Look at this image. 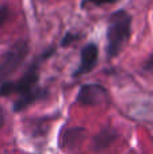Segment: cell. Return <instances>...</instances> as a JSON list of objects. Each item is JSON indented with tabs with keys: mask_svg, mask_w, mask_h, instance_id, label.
Listing matches in <instances>:
<instances>
[{
	"mask_svg": "<svg viewBox=\"0 0 153 154\" xmlns=\"http://www.w3.org/2000/svg\"><path fill=\"white\" fill-rule=\"evenodd\" d=\"M132 34V16L127 11L118 10L108 18L107 26V56L110 58L117 57L129 41Z\"/></svg>",
	"mask_w": 153,
	"mask_h": 154,
	"instance_id": "1",
	"label": "cell"
},
{
	"mask_svg": "<svg viewBox=\"0 0 153 154\" xmlns=\"http://www.w3.org/2000/svg\"><path fill=\"white\" fill-rule=\"evenodd\" d=\"M29 53V43L26 39H19L15 42L0 58V84L7 81V79L18 69L24 61Z\"/></svg>",
	"mask_w": 153,
	"mask_h": 154,
	"instance_id": "2",
	"label": "cell"
},
{
	"mask_svg": "<svg viewBox=\"0 0 153 154\" xmlns=\"http://www.w3.org/2000/svg\"><path fill=\"white\" fill-rule=\"evenodd\" d=\"M37 81H38V62H35V64L30 65V68L16 82H11V81L2 82L0 84V96H8L11 93L24 95V93L30 92V91H33L37 87Z\"/></svg>",
	"mask_w": 153,
	"mask_h": 154,
	"instance_id": "3",
	"label": "cell"
},
{
	"mask_svg": "<svg viewBox=\"0 0 153 154\" xmlns=\"http://www.w3.org/2000/svg\"><path fill=\"white\" fill-rule=\"evenodd\" d=\"M108 100V92L105 87L99 84H87L83 85L79 91L77 101L83 106H98V104L107 103Z\"/></svg>",
	"mask_w": 153,
	"mask_h": 154,
	"instance_id": "4",
	"label": "cell"
},
{
	"mask_svg": "<svg viewBox=\"0 0 153 154\" xmlns=\"http://www.w3.org/2000/svg\"><path fill=\"white\" fill-rule=\"evenodd\" d=\"M98 46L95 43H88L83 48L80 57V65L76 69L75 76H83L86 73H89L98 64Z\"/></svg>",
	"mask_w": 153,
	"mask_h": 154,
	"instance_id": "5",
	"label": "cell"
},
{
	"mask_svg": "<svg viewBox=\"0 0 153 154\" xmlns=\"http://www.w3.org/2000/svg\"><path fill=\"white\" fill-rule=\"evenodd\" d=\"M45 96H46V89L35 87L34 89L30 91V92L24 93V95H20V97H19L18 100L15 101V104H14V109H15L16 112L22 111V109L27 108V107L31 106V104L35 103V101L42 100Z\"/></svg>",
	"mask_w": 153,
	"mask_h": 154,
	"instance_id": "6",
	"label": "cell"
},
{
	"mask_svg": "<svg viewBox=\"0 0 153 154\" xmlns=\"http://www.w3.org/2000/svg\"><path fill=\"white\" fill-rule=\"evenodd\" d=\"M117 138V133L113 131L111 128H105L103 131H100L94 139V146L96 150H103L106 147H108Z\"/></svg>",
	"mask_w": 153,
	"mask_h": 154,
	"instance_id": "7",
	"label": "cell"
},
{
	"mask_svg": "<svg viewBox=\"0 0 153 154\" xmlns=\"http://www.w3.org/2000/svg\"><path fill=\"white\" fill-rule=\"evenodd\" d=\"M118 0H83L81 2V8L86 7H100V5L105 4H113V3H117Z\"/></svg>",
	"mask_w": 153,
	"mask_h": 154,
	"instance_id": "8",
	"label": "cell"
},
{
	"mask_svg": "<svg viewBox=\"0 0 153 154\" xmlns=\"http://www.w3.org/2000/svg\"><path fill=\"white\" fill-rule=\"evenodd\" d=\"M80 128H72V130L67 131L65 134V145H76V139L77 138H83V135H77V131Z\"/></svg>",
	"mask_w": 153,
	"mask_h": 154,
	"instance_id": "9",
	"label": "cell"
},
{
	"mask_svg": "<svg viewBox=\"0 0 153 154\" xmlns=\"http://www.w3.org/2000/svg\"><path fill=\"white\" fill-rule=\"evenodd\" d=\"M8 16H10V8L7 5H0V27L4 26Z\"/></svg>",
	"mask_w": 153,
	"mask_h": 154,
	"instance_id": "10",
	"label": "cell"
},
{
	"mask_svg": "<svg viewBox=\"0 0 153 154\" xmlns=\"http://www.w3.org/2000/svg\"><path fill=\"white\" fill-rule=\"evenodd\" d=\"M76 39H77V35H76V34H72V32H68V34L64 37V39H62L61 45H62V46H68V45H70L73 41H76Z\"/></svg>",
	"mask_w": 153,
	"mask_h": 154,
	"instance_id": "11",
	"label": "cell"
},
{
	"mask_svg": "<svg viewBox=\"0 0 153 154\" xmlns=\"http://www.w3.org/2000/svg\"><path fill=\"white\" fill-rule=\"evenodd\" d=\"M144 70H153V56H151L144 64Z\"/></svg>",
	"mask_w": 153,
	"mask_h": 154,
	"instance_id": "12",
	"label": "cell"
},
{
	"mask_svg": "<svg viewBox=\"0 0 153 154\" xmlns=\"http://www.w3.org/2000/svg\"><path fill=\"white\" fill-rule=\"evenodd\" d=\"M4 122H5V114H4V109H3V107L0 106V128L4 126Z\"/></svg>",
	"mask_w": 153,
	"mask_h": 154,
	"instance_id": "13",
	"label": "cell"
}]
</instances>
